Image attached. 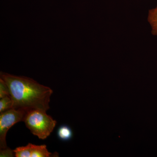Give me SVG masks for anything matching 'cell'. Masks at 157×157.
<instances>
[{"instance_id":"obj_6","label":"cell","mask_w":157,"mask_h":157,"mask_svg":"<svg viewBox=\"0 0 157 157\" xmlns=\"http://www.w3.org/2000/svg\"><path fill=\"white\" fill-rule=\"evenodd\" d=\"M57 135L60 139L63 141L70 140L73 137V132L70 127L67 125L60 127L58 130Z\"/></svg>"},{"instance_id":"obj_1","label":"cell","mask_w":157,"mask_h":157,"mask_svg":"<svg viewBox=\"0 0 157 157\" xmlns=\"http://www.w3.org/2000/svg\"><path fill=\"white\" fill-rule=\"evenodd\" d=\"M1 78L8 85L13 108L26 111L39 109L47 111L53 91L32 78L1 73Z\"/></svg>"},{"instance_id":"obj_9","label":"cell","mask_w":157,"mask_h":157,"mask_svg":"<svg viewBox=\"0 0 157 157\" xmlns=\"http://www.w3.org/2000/svg\"><path fill=\"white\" fill-rule=\"evenodd\" d=\"M6 96H10V91L8 85L5 81L0 78V98Z\"/></svg>"},{"instance_id":"obj_5","label":"cell","mask_w":157,"mask_h":157,"mask_svg":"<svg viewBox=\"0 0 157 157\" xmlns=\"http://www.w3.org/2000/svg\"><path fill=\"white\" fill-rule=\"evenodd\" d=\"M147 21L151 29V33L157 36V6L149 10Z\"/></svg>"},{"instance_id":"obj_8","label":"cell","mask_w":157,"mask_h":157,"mask_svg":"<svg viewBox=\"0 0 157 157\" xmlns=\"http://www.w3.org/2000/svg\"><path fill=\"white\" fill-rule=\"evenodd\" d=\"M13 108V102L11 96H6L0 100V113Z\"/></svg>"},{"instance_id":"obj_4","label":"cell","mask_w":157,"mask_h":157,"mask_svg":"<svg viewBox=\"0 0 157 157\" xmlns=\"http://www.w3.org/2000/svg\"><path fill=\"white\" fill-rule=\"evenodd\" d=\"M31 157H50L58 156V154H52L48 151L45 144L37 145L31 144Z\"/></svg>"},{"instance_id":"obj_3","label":"cell","mask_w":157,"mask_h":157,"mask_svg":"<svg viewBox=\"0 0 157 157\" xmlns=\"http://www.w3.org/2000/svg\"><path fill=\"white\" fill-rule=\"evenodd\" d=\"M27 111L24 109L12 108L1 113L0 114V148L8 147L6 137L11 128L19 122L23 121Z\"/></svg>"},{"instance_id":"obj_7","label":"cell","mask_w":157,"mask_h":157,"mask_svg":"<svg viewBox=\"0 0 157 157\" xmlns=\"http://www.w3.org/2000/svg\"><path fill=\"white\" fill-rule=\"evenodd\" d=\"M31 143L26 146L19 147L14 150L16 157H31Z\"/></svg>"},{"instance_id":"obj_10","label":"cell","mask_w":157,"mask_h":157,"mask_svg":"<svg viewBox=\"0 0 157 157\" xmlns=\"http://www.w3.org/2000/svg\"><path fill=\"white\" fill-rule=\"evenodd\" d=\"M0 156L6 157H12L15 156V153L14 150L7 147L6 148L1 149Z\"/></svg>"},{"instance_id":"obj_2","label":"cell","mask_w":157,"mask_h":157,"mask_svg":"<svg viewBox=\"0 0 157 157\" xmlns=\"http://www.w3.org/2000/svg\"><path fill=\"white\" fill-rule=\"evenodd\" d=\"M42 109H34L26 113L23 121L32 134L39 139H46L53 132L57 122Z\"/></svg>"}]
</instances>
